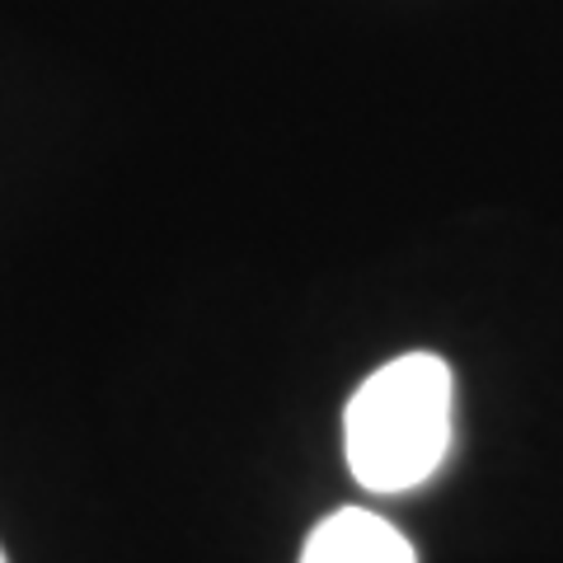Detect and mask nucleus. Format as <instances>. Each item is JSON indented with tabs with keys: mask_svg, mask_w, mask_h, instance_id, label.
Segmentation results:
<instances>
[{
	"mask_svg": "<svg viewBox=\"0 0 563 563\" xmlns=\"http://www.w3.org/2000/svg\"><path fill=\"white\" fill-rule=\"evenodd\" d=\"M347 465L372 493H409L428 484L451 446V366L437 352L385 362L347 399Z\"/></svg>",
	"mask_w": 563,
	"mask_h": 563,
	"instance_id": "nucleus-1",
	"label": "nucleus"
},
{
	"mask_svg": "<svg viewBox=\"0 0 563 563\" xmlns=\"http://www.w3.org/2000/svg\"><path fill=\"white\" fill-rule=\"evenodd\" d=\"M301 563H418L413 544L385 517L366 507H343L310 531Z\"/></svg>",
	"mask_w": 563,
	"mask_h": 563,
	"instance_id": "nucleus-2",
	"label": "nucleus"
},
{
	"mask_svg": "<svg viewBox=\"0 0 563 563\" xmlns=\"http://www.w3.org/2000/svg\"><path fill=\"white\" fill-rule=\"evenodd\" d=\"M0 563H10V559H5V550H0Z\"/></svg>",
	"mask_w": 563,
	"mask_h": 563,
	"instance_id": "nucleus-3",
	"label": "nucleus"
}]
</instances>
